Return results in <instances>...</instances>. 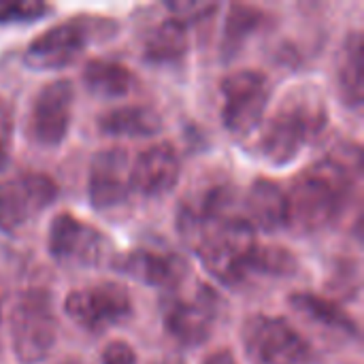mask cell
I'll return each instance as SVG.
<instances>
[{
    "instance_id": "6da1fadb",
    "label": "cell",
    "mask_w": 364,
    "mask_h": 364,
    "mask_svg": "<svg viewBox=\"0 0 364 364\" xmlns=\"http://www.w3.org/2000/svg\"><path fill=\"white\" fill-rule=\"evenodd\" d=\"M354 173L350 164L331 156L301 171L286 192L288 226L314 235L337 224L350 205Z\"/></svg>"
},
{
    "instance_id": "7a4b0ae2",
    "label": "cell",
    "mask_w": 364,
    "mask_h": 364,
    "mask_svg": "<svg viewBox=\"0 0 364 364\" xmlns=\"http://www.w3.org/2000/svg\"><path fill=\"white\" fill-rule=\"evenodd\" d=\"M328 124L326 105L307 92L288 96L273 117L262 128L260 151L275 164H290L314 139H318Z\"/></svg>"
},
{
    "instance_id": "3957f363",
    "label": "cell",
    "mask_w": 364,
    "mask_h": 364,
    "mask_svg": "<svg viewBox=\"0 0 364 364\" xmlns=\"http://www.w3.org/2000/svg\"><path fill=\"white\" fill-rule=\"evenodd\" d=\"M11 346L21 364L43 363L53 350L58 320L53 299L43 288H32L19 294L9 318Z\"/></svg>"
},
{
    "instance_id": "277c9868",
    "label": "cell",
    "mask_w": 364,
    "mask_h": 364,
    "mask_svg": "<svg viewBox=\"0 0 364 364\" xmlns=\"http://www.w3.org/2000/svg\"><path fill=\"white\" fill-rule=\"evenodd\" d=\"M111 26V21L100 17H70L36 36L28 45L23 60L34 70L64 68L73 64L92 41H96V34H107Z\"/></svg>"
},
{
    "instance_id": "5b68a950",
    "label": "cell",
    "mask_w": 364,
    "mask_h": 364,
    "mask_svg": "<svg viewBox=\"0 0 364 364\" xmlns=\"http://www.w3.org/2000/svg\"><path fill=\"white\" fill-rule=\"evenodd\" d=\"M181 286L164 294L160 303V316L164 331L179 346L196 348L211 337L220 311V301L218 294L205 284H198L190 294H183Z\"/></svg>"
},
{
    "instance_id": "8992f818",
    "label": "cell",
    "mask_w": 364,
    "mask_h": 364,
    "mask_svg": "<svg viewBox=\"0 0 364 364\" xmlns=\"http://www.w3.org/2000/svg\"><path fill=\"white\" fill-rule=\"evenodd\" d=\"M243 352L252 364H307L311 348L307 339L277 316L256 314L241 328Z\"/></svg>"
},
{
    "instance_id": "52a82bcc",
    "label": "cell",
    "mask_w": 364,
    "mask_h": 364,
    "mask_svg": "<svg viewBox=\"0 0 364 364\" xmlns=\"http://www.w3.org/2000/svg\"><path fill=\"white\" fill-rule=\"evenodd\" d=\"M222 122L239 136L252 134L264 117L271 100V83L260 70H235L222 79Z\"/></svg>"
},
{
    "instance_id": "ba28073f",
    "label": "cell",
    "mask_w": 364,
    "mask_h": 364,
    "mask_svg": "<svg viewBox=\"0 0 364 364\" xmlns=\"http://www.w3.org/2000/svg\"><path fill=\"white\" fill-rule=\"evenodd\" d=\"M66 316L87 333H105L132 316L128 290L115 282H100L68 292L64 299Z\"/></svg>"
},
{
    "instance_id": "9c48e42d",
    "label": "cell",
    "mask_w": 364,
    "mask_h": 364,
    "mask_svg": "<svg viewBox=\"0 0 364 364\" xmlns=\"http://www.w3.org/2000/svg\"><path fill=\"white\" fill-rule=\"evenodd\" d=\"M47 247L53 260L77 267H98L111 256L107 235L70 213H58L51 220Z\"/></svg>"
},
{
    "instance_id": "30bf717a",
    "label": "cell",
    "mask_w": 364,
    "mask_h": 364,
    "mask_svg": "<svg viewBox=\"0 0 364 364\" xmlns=\"http://www.w3.org/2000/svg\"><path fill=\"white\" fill-rule=\"evenodd\" d=\"M58 198V183L45 173H21L0 181V232H15Z\"/></svg>"
},
{
    "instance_id": "8fae6325",
    "label": "cell",
    "mask_w": 364,
    "mask_h": 364,
    "mask_svg": "<svg viewBox=\"0 0 364 364\" xmlns=\"http://www.w3.org/2000/svg\"><path fill=\"white\" fill-rule=\"evenodd\" d=\"M75 90L68 79L47 83L32 100L28 132L41 147H58L70 128Z\"/></svg>"
},
{
    "instance_id": "7c38bea8",
    "label": "cell",
    "mask_w": 364,
    "mask_h": 364,
    "mask_svg": "<svg viewBox=\"0 0 364 364\" xmlns=\"http://www.w3.org/2000/svg\"><path fill=\"white\" fill-rule=\"evenodd\" d=\"M111 267L145 286L160 288L164 292L179 288L188 277V262L168 250L136 247L128 254L115 256Z\"/></svg>"
},
{
    "instance_id": "4fadbf2b",
    "label": "cell",
    "mask_w": 364,
    "mask_h": 364,
    "mask_svg": "<svg viewBox=\"0 0 364 364\" xmlns=\"http://www.w3.org/2000/svg\"><path fill=\"white\" fill-rule=\"evenodd\" d=\"M130 160L119 147L102 149L94 156L87 175V196L94 209L109 211L130 198Z\"/></svg>"
},
{
    "instance_id": "5bb4252c",
    "label": "cell",
    "mask_w": 364,
    "mask_h": 364,
    "mask_svg": "<svg viewBox=\"0 0 364 364\" xmlns=\"http://www.w3.org/2000/svg\"><path fill=\"white\" fill-rule=\"evenodd\" d=\"M179 171L181 164L175 147L166 141L154 143L130 164V188L147 198L164 196L177 186Z\"/></svg>"
},
{
    "instance_id": "9a60e30c",
    "label": "cell",
    "mask_w": 364,
    "mask_h": 364,
    "mask_svg": "<svg viewBox=\"0 0 364 364\" xmlns=\"http://www.w3.org/2000/svg\"><path fill=\"white\" fill-rule=\"evenodd\" d=\"M241 213L254 230L277 232V230L286 228L288 226L286 190L269 177L254 179L243 198Z\"/></svg>"
},
{
    "instance_id": "2e32d148",
    "label": "cell",
    "mask_w": 364,
    "mask_h": 364,
    "mask_svg": "<svg viewBox=\"0 0 364 364\" xmlns=\"http://www.w3.org/2000/svg\"><path fill=\"white\" fill-rule=\"evenodd\" d=\"M190 49L188 26L175 17H166L151 26L143 38V58L149 64H177L186 58Z\"/></svg>"
},
{
    "instance_id": "e0dca14e",
    "label": "cell",
    "mask_w": 364,
    "mask_h": 364,
    "mask_svg": "<svg viewBox=\"0 0 364 364\" xmlns=\"http://www.w3.org/2000/svg\"><path fill=\"white\" fill-rule=\"evenodd\" d=\"M98 128L107 136L143 139V136H154L162 130V117L154 107L124 105L102 113L98 117Z\"/></svg>"
},
{
    "instance_id": "ac0fdd59",
    "label": "cell",
    "mask_w": 364,
    "mask_h": 364,
    "mask_svg": "<svg viewBox=\"0 0 364 364\" xmlns=\"http://www.w3.org/2000/svg\"><path fill=\"white\" fill-rule=\"evenodd\" d=\"M363 68L364 36L360 30H352L339 51L337 60V87L346 107L358 111L363 107Z\"/></svg>"
},
{
    "instance_id": "d6986e66",
    "label": "cell",
    "mask_w": 364,
    "mask_h": 364,
    "mask_svg": "<svg viewBox=\"0 0 364 364\" xmlns=\"http://www.w3.org/2000/svg\"><path fill=\"white\" fill-rule=\"evenodd\" d=\"M269 21V15L254 4H230L226 21H224V30H222V43H220V55L224 62L235 60L245 43L264 28V23Z\"/></svg>"
},
{
    "instance_id": "ffe728a7",
    "label": "cell",
    "mask_w": 364,
    "mask_h": 364,
    "mask_svg": "<svg viewBox=\"0 0 364 364\" xmlns=\"http://www.w3.org/2000/svg\"><path fill=\"white\" fill-rule=\"evenodd\" d=\"M83 85L98 98H124L136 87V75L113 60H90L81 73Z\"/></svg>"
},
{
    "instance_id": "44dd1931",
    "label": "cell",
    "mask_w": 364,
    "mask_h": 364,
    "mask_svg": "<svg viewBox=\"0 0 364 364\" xmlns=\"http://www.w3.org/2000/svg\"><path fill=\"white\" fill-rule=\"evenodd\" d=\"M290 305L296 311H301L305 318H309L326 328H333V331L343 333L354 339L360 335L358 324L350 318V314H346L337 303H333L326 296H320L314 292H294V294H290Z\"/></svg>"
},
{
    "instance_id": "7402d4cb",
    "label": "cell",
    "mask_w": 364,
    "mask_h": 364,
    "mask_svg": "<svg viewBox=\"0 0 364 364\" xmlns=\"http://www.w3.org/2000/svg\"><path fill=\"white\" fill-rule=\"evenodd\" d=\"M299 262L294 254L282 245H256L250 258V277L264 275V277H292L296 275Z\"/></svg>"
},
{
    "instance_id": "603a6c76",
    "label": "cell",
    "mask_w": 364,
    "mask_h": 364,
    "mask_svg": "<svg viewBox=\"0 0 364 364\" xmlns=\"http://www.w3.org/2000/svg\"><path fill=\"white\" fill-rule=\"evenodd\" d=\"M51 6L36 0H0V23H28L41 19Z\"/></svg>"
},
{
    "instance_id": "cb8c5ba5",
    "label": "cell",
    "mask_w": 364,
    "mask_h": 364,
    "mask_svg": "<svg viewBox=\"0 0 364 364\" xmlns=\"http://www.w3.org/2000/svg\"><path fill=\"white\" fill-rule=\"evenodd\" d=\"M166 9L171 11V17H175L188 26V23L203 21L209 15H213L218 11V4H211V2H168Z\"/></svg>"
},
{
    "instance_id": "d4e9b609",
    "label": "cell",
    "mask_w": 364,
    "mask_h": 364,
    "mask_svg": "<svg viewBox=\"0 0 364 364\" xmlns=\"http://www.w3.org/2000/svg\"><path fill=\"white\" fill-rule=\"evenodd\" d=\"M100 364H136L134 350L124 341H111L100 356Z\"/></svg>"
},
{
    "instance_id": "484cf974",
    "label": "cell",
    "mask_w": 364,
    "mask_h": 364,
    "mask_svg": "<svg viewBox=\"0 0 364 364\" xmlns=\"http://www.w3.org/2000/svg\"><path fill=\"white\" fill-rule=\"evenodd\" d=\"M203 364H239L237 363V358L232 356V352H228V350H218V352H213V354H209Z\"/></svg>"
},
{
    "instance_id": "4316f807",
    "label": "cell",
    "mask_w": 364,
    "mask_h": 364,
    "mask_svg": "<svg viewBox=\"0 0 364 364\" xmlns=\"http://www.w3.org/2000/svg\"><path fill=\"white\" fill-rule=\"evenodd\" d=\"M6 164H9V147H6V143L0 139V171H2Z\"/></svg>"
},
{
    "instance_id": "83f0119b",
    "label": "cell",
    "mask_w": 364,
    "mask_h": 364,
    "mask_svg": "<svg viewBox=\"0 0 364 364\" xmlns=\"http://www.w3.org/2000/svg\"><path fill=\"white\" fill-rule=\"evenodd\" d=\"M154 364H183L179 358H162V360H156Z\"/></svg>"
}]
</instances>
